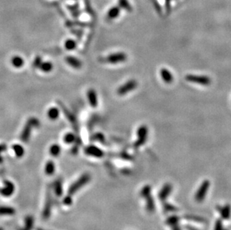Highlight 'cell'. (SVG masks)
Here are the masks:
<instances>
[{"label": "cell", "instance_id": "10", "mask_svg": "<svg viewBox=\"0 0 231 230\" xmlns=\"http://www.w3.org/2000/svg\"><path fill=\"white\" fill-rule=\"evenodd\" d=\"M15 187L11 182L7 181L5 182V187L0 190V193L4 197H10L14 193Z\"/></svg>", "mask_w": 231, "mask_h": 230}, {"label": "cell", "instance_id": "23", "mask_svg": "<svg viewBox=\"0 0 231 230\" xmlns=\"http://www.w3.org/2000/svg\"><path fill=\"white\" fill-rule=\"evenodd\" d=\"M118 4H119L120 8L124 9L126 11H132L133 10L131 4L129 2L128 0H118Z\"/></svg>", "mask_w": 231, "mask_h": 230}, {"label": "cell", "instance_id": "14", "mask_svg": "<svg viewBox=\"0 0 231 230\" xmlns=\"http://www.w3.org/2000/svg\"><path fill=\"white\" fill-rule=\"evenodd\" d=\"M47 114L49 120H56L60 116V110L57 107H51L47 110Z\"/></svg>", "mask_w": 231, "mask_h": 230}, {"label": "cell", "instance_id": "2", "mask_svg": "<svg viewBox=\"0 0 231 230\" xmlns=\"http://www.w3.org/2000/svg\"><path fill=\"white\" fill-rule=\"evenodd\" d=\"M186 80L191 83L198 84L202 86H209L211 84V78L205 75L188 74L186 76Z\"/></svg>", "mask_w": 231, "mask_h": 230}, {"label": "cell", "instance_id": "12", "mask_svg": "<svg viewBox=\"0 0 231 230\" xmlns=\"http://www.w3.org/2000/svg\"><path fill=\"white\" fill-rule=\"evenodd\" d=\"M11 65L16 69H20L24 66L25 61L23 58L20 56V55H14L11 58Z\"/></svg>", "mask_w": 231, "mask_h": 230}, {"label": "cell", "instance_id": "15", "mask_svg": "<svg viewBox=\"0 0 231 230\" xmlns=\"http://www.w3.org/2000/svg\"><path fill=\"white\" fill-rule=\"evenodd\" d=\"M16 213V210L11 206H0V216H11Z\"/></svg>", "mask_w": 231, "mask_h": 230}, {"label": "cell", "instance_id": "17", "mask_svg": "<svg viewBox=\"0 0 231 230\" xmlns=\"http://www.w3.org/2000/svg\"><path fill=\"white\" fill-rule=\"evenodd\" d=\"M12 149L14 151L15 156L18 158H22L25 154V149L23 146H22L20 143H14L12 146Z\"/></svg>", "mask_w": 231, "mask_h": 230}, {"label": "cell", "instance_id": "19", "mask_svg": "<svg viewBox=\"0 0 231 230\" xmlns=\"http://www.w3.org/2000/svg\"><path fill=\"white\" fill-rule=\"evenodd\" d=\"M40 70L45 73H49L53 70V64L50 61H42L41 65L39 66Z\"/></svg>", "mask_w": 231, "mask_h": 230}, {"label": "cell", "instance_id": "3", "mask_svg": "<svg viewBox=\"0 0 231 230\" xmlns=\"http://www.w3.org/2000/svg\"><path fill=\"white\" fill-rule=\"evenodd\" d=\"M127 60V55L123 52H118L109 54L108 56L102 58V61L108 64H117L125 62Z\"/></svg>", "mask_w": 231, "mask_h": 230}, {"label": "cell", "instance_id": "28", "mask_svg": "<svg viewBox=\"0 0 231 230\" xmlns=\"http://www.w3.org/2000/svg\"><path fill=\"white\" fill-rule=\"evenodd\" d=\"M215 230H223L222 227H221V223H219V221H218V223H216V226H215Z\"/></svg>", "mask_w": 231, "mask_h": 230}, {"label": "cell", "instance_id": "20", "mask_svg": "<svg viewBox=\"0 0 231 230\" xmlns=\"http://www.w3.org/2000/svg\"><path fill=\"white\" fill-rule=\"evenodd\" d=\"M76 47H77V43H76L75 40L72 39V38H68L64 43V47L68 51L74 50Z\"/></svg>", "mask_w": 231, "mask_h": 230}, {"label": "cell", "instance_id": "4", "mask_svg": "<svg viewBox=\"0 0 231 230\" xmlns=\"http://www.w3.org/2000/svg\"><path fill=\"white\" fill-rule=\"evenodd\" d=\"M138 87V82L135 79H130L120 86L117 90V93L119 96H124L130 93Z\"/></svg>", "mask_w": 231, "mask_h": 230}, {"label": "cell", "instance_id": "11", "mask_svg": "<svg viewBox=\"0 0 231 230\" xmlns=\"http://www.w3.org/2000/svg\"><path fill=\"white\" fill-rule=\"evenodd\" d=\"M160 76L164 82L167 84H171L173 81V76L168 69L162 68L160 70Z\"/></svg>", "mask_w": 231, "mask_h": 230}, {"label": "cell", "instance_id": "29", "mask_svg": "<svg viewBox=\"0 0 231 230\" xmlns=\"http://www.w3.org/2000/svg\"><path fill=\"white\" fill-rule=\"evenodd\" d=\"M0 230H4V229L3 227H0Z\"/></svg>", "mask_w": 231, "mask_h": 230}, {"label": "cell", "instance_id": "9", "mask_svg": "<svg viewBox=\"0 0 231 230\" xmlns=\"http://www.w3.org/2000/svg\"><path fill=\"white\" fill-rule=\"evenodd\" d=\"M65 61L70 68L75 69V70H79L83 67V62L81 60L75 56H71V55L67 56L65 58Z\"/></svg>", "mask_w": 231, "mask_h": 230}, {"label": "cell", "instance_id": "21", "mask_svg": "<svg viewBox=\"0 0 231 230\" xmlns=\"http://www.w3.org/2000/svg\"><path fill=\"white\" fill-rule=\"evenodd\" d=\"M76 141V135L73 132H68L63 137V141L66 144L70 145L75 142Z\"/></svg>", "mask_w": 231, "mask_h": 230}, {"label": "cell", "instance_id": "16", "mask_svg": "<svg viewBox=\"0 0 231 230\" xmlns=\"http://www.w3.org/2000/svg\"><path fill=\"white\" fill-rule=\"evenodd\" d=\"M49 152L52 157L57 158V157L60 156L61 152H62V147H61L60 145L57 144V143H53L49 147Z\"/></svg>", "mask_w": 231, "mask_h": 230}, {"label": "cell", "instance_id": "13", "mask_svg": "<svg viewBox=\"0 0 231 230\" xmlns=\"http://www.w3.org/2000/svg\"><path fill=\"white\" fill-rule=\"evenodd\" d=\"M55 172V164L53 161L49 160L46 162L44 165V172L47 176H51Z\"/></svg>", "mask_w": 231, "mask_h": 230}, {"label": "cell", "instance_id": "5", "mask_svg": "<svg viewBox=\"0 0 231 230\" xmlns=\"http://www.w3.org/2000/svg\"><path fill=\"white\" fill-rule=\"evenodd\" d=\"M148 128L146 125H142L137 130V140L135 142V147H139L144 145L148 139Z\"/></svg>", "mask_w": 231, "mask_h": 230}, {"label": "cell", "instance_id": "6", "mask_svg": "<svg viewBox=\"0 0 231 230\" xmlns=\"http://www.w3.org/2000/svg\"><path fill=\"white\" fill-rule=\"evenodd\" d=\"M85 152L87 156L93 157V158H100L104 156V152L102 149L94 145H89L85 149Z\"/></svg>", "mask_w": 231, "mask_h": 230}, {"label": "cell", "instance_id": "27", "mask_svg": "<svg viewBox=\"0 0 231 230\" xmlns=\"http://www.w3.org/2000/svg\"><path fill=\"white\" fill-rule=\"evenodd\" d=\"M94 138L96 140H97V141H103V139H104V137H103V135H102V134L98 133V134H97V135H94Z\"/></svg>", "mask_w": 231, "mask_h": 230}, {"label": "cell", "instance_id": "18", "mask_svg": "<svg viewBox=\"0 0 231 230\" xmlns=\"http://www.w3.org/2000/svg\"><path fill=\"white\" fill-rule=\"evenodd\" d=\"M120 7L118 6H114L108 10V14H107V18L109 19V20H114L115 18L120 15Z\"/></svg>", "mask_w": 231, "mask_h": 230}, {"label": "cell", "instance_id": "8", "mask_svg": "<svg viewBox=\"0 0 231 230\" xmlns=\"http://www.w3.org/2000/svg\"><path fill=\"white\" fill-rule=\"evenodd\" d=\"M86 96L89 105L93 108H97L98 105V97L96 91L93 88H90L87 91Z\"/></svg>", "mask_w": 231, "mask_h": 230}, {"label": "cell", "instance_id": "24", "mask_svg": "<svg viewBox=\"0 0 231 230\" xmlns=\"http://www.w3.org/2000/svg\"><path fill=\"white\" fill-rule=\"evenodd\" d=\"M221 214L223 218L224 219H228L230 218V214H231V208L230 206L229 205L225 206L224 208H221Z\"/></svg>", "mask_w": 231, "mask_h": 230}, {"label": "cell", "instance_id": "1", "mask_svg": "<svg viewBox=\"0 0 231 230\" xmlns=\"http://www.w3.org/2000/svg\"><path fill=\"white\" fill-rule=\"evenodd\" d=\"M90 180H91V176L89 175V173H84L70 185V188L68 190V193L70 196L75 194L79 190L83 188L85 185H87Z\"/></svg>", "mask_w": 231, "mask_h": 230}, {"label": "cell", "instance_id": "22", "mask_svg": "<svg viewBox=\"0 0 231 230\" xmlns=\"http://www.w3.org/2000/svg\"><path fill=\"white\" fill-rule=\"evenodd\" d=\"M171 185H165V187L162 188L161 192H160L159 194V199H161V200H164V199H165L166 197H168V195L169 194L170 192H171Z\"/></svg>", "mask_w": 231, "mask_h": 230}, {"label": "cell", "instance_id": "26", "mask_svg": "<svg viewBox=\"0 0 231 230\" xmlns=\"http://www.w3.org/2000/svg\"><path fill=\"white\" fill-rule=\"evenodd\" d=\"M55 193H56V195H58V196H61L62 193V184L61 183H58L56 185V186H55Z\"/></svg>", "mask_w": 231, "mask_h": 230}, {"label": "cell", "instance_id": "7", "mask_svg": "<svg viewBox=\"0 0 231 230\" xmlns=\"http://www.w3.org/2000/svg\"><path fill=\"white\" fill-rule=\"evenodd\" d=\"M209 182L206 180V181H204L201 184L199 189L198 190V192L196 193L195 197H194L195 200L199 202H202V201L204 200V198H205L206 195H207V191L209 190Z\"/></svg>", "mask_w": 231, "mask_h": 230}, {"label": "cell", "instance_id": "25", "mask_svg": "<svg viewBox=\"0 0 231 230\" xmlns=\"http://www.w3.org/2000/svg\"><path fill=\"white\" fill-rule=\"evenodd\" d=\"M42 61H43V60H42V58L40 57V56H37V57H35V59H34L33 63H32V65H33L34 68H39L40 65H41Z\"/></svg>", "mask_w": 231, "mask_h": 230}]
</instances>
